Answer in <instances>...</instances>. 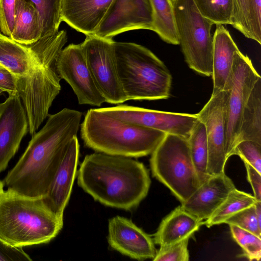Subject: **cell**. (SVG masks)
Listing matches in <instances>:
<instances>
[{"mask_svg":"<svg viewBox=\"0 0 261 261\" xmlns=\"http://www.w3.org/2000/svg\"><path fill=\"white\" fill-rule=\"evenodd\" d=\"M67 39L66 32L59 30L26 45L0 32V65L15 79L31 136L48 117L61 91L56 62Z\"/></svg>","mask_w":261,"mask_h":261,"instance_id":"cell-1","label":"cell"},{"mask_svg":"<svg viewBox=\"0 0 261 261\" xmlns=\"http://www.w3.org/2000/svg\"><path fill=\"white\" fill-rule=\"evenodd\" d=\"M82 113L64 108L48 116L44 125L32 136L28 145L4 178L8 189L30 197L47 193L64 151L77 136Z\"/></svg>","mask_w":261,"mask_h":261,"instance_id":"cell-2","label":"cell"},{"mask_svg":"<svg viewBox=\"0 0 261 261\" xmlns=\"http://www.w3.org/2000/svg\"><path fill=\"white\" fill-rule=\"evenodd\" d=\"M150 183L143 163L102 152L86 155L77 172L78 185L95 200L127 211L136 207L146 197Z\"/></svg>","mask_w":261,"mask_h":261,"instance_id":"cell-3","label":"cell"},{"mask_svg":"<svg viewBox=\"0 0 261 261\" xmlns=\"http://www.w3.org/2000/svg\"><path fill=\"white\" fill-rule=\"evenodd\" d=\"M63 226L43 196L30 197L8 189L0 199V239L14 247L45 244Z\"/></svg>","mask_w":261,"mask_h":261,"instance_id":"cell-4","label":"cell"},{"mask_svg":"<svg viewBox=\"0 0 261 261\" xmlns=\"http://www.w3.org/2000/svg\"><path fill=\"white\" fill-rule=\"evenodd\" d=\"M80 127L87 147L96 152L129 158L151 154L166 134L122 121L99 108L89 110Z\"/></svg>","mask_w":261,"mask_h":261,"instance_id":"cell-5","label":"cell"},{"mask_svg":"<svg viewBox=\"0 0 261 261\" xmlns=\"http://www.w3.org/2000/svg\"><path fill=\"white\" fill-rule=\"evenodd\" d=\"M117 70L127 100H154L170 96L172 75L147 48L133 42L114 41Z\"/></svg>","mask_w":261,"mask_h":261,"instance_id":"cell-6","label":"cell"},{"mask_svg":"<svg viewBox=\"0 0 261 261\" xmlns=\"http://www.w3.org/2000/svg\"><path fill=\"white\" fill-rule=\"evenodd\" d=\"M152 174L180 201H186L201 184L188 139L166 134L151 153Z\"/></svg>","mask_w":261,"mask_h":261,"instance_id":"cell-7","label":"cell"},{"mask_svg":"<svg viewBox=\"0 0 261 261\" xmlns=\"http://www.w3.org/2000/svg\"><path fill=\"white\" fill-rule=\"evenodd\" d=\"M178 45L189 67L204 76L213 73L214 24L204 17L194 0H173Z\"/></svg>","mask_w":261,"mask_h":261,"instance_id":"cell-8","label":"cell"},{"mask_svg":"<svg viewBox=\"0 0 261 261\" xmlns=\"http://www.w3.org/2000/svg\"><path fill=\"white\" fill-rule=\"evenodd\" d=\"M260 77L250 59L236 51L231 73L223 90H230L226 114L225 150L227 158L236 144L242 114L251 92Z\"/></svg>","mask_w":261,"mask_h":261,"instance_id":"cell-9","label":"cell"},{"mask_svg":"<svg viewBox=\"0 0 261 261\" xmlns=\"http://www.w3.org/2000/svg\"><path fill=\"white\" fill-rule=\"evenodd\" d=\"M81 45L95 85L106 102L120 105L127 101L118 75L113 39L87 36Z\"/></svg>","mask_w":261,"mask_h":261,"instance_id":"cell-10","label":"cell"},{"mask_svg":"<svg viewBox=\"0 0 261 261\" xmlns=\"http://www.w3.org/2000/svg\"><path fill=\"white\" fill-rule=\"evenodd\" d=\"M230 90H223L211 96L196 114L206 129L208 149L207 174L209 176L224 172L227 160L225 150L226 114Z\"/></svg>","mask_w":261,"mask_h":261,"instance_id":"cell-11","label":"cell"},{"mask_svg":"<svg viewBox=\"0 0 261 261\" xmlns=\"http://www.w3.org/2000/svg\"><path fill=\"white\" fill-rule=\"evenodd\" d=\"M57 73L72 89L80 105L100 107L106 102L94 81L81 44H70L59 53Z\"/></svg>","mask_w":261,"mask_h":261,"instance_id":"cell-12","label":"cell"},{"mask_svg":"<svg viewBox=\"0 0 261 261\" xmlns=\"http://www.w3.org/2000/svg\"><path fill=\"white\" fill-rule=\"evenodd\" d=\"M99 109L122 121L187 139L198 120L196 114L159 111L125 105Z\"/></svg>","mask_w":261,"mask_h":261,"instance_id":"cell-13","label":"cell"},{"mask_svg":"<svg viewBox=\"0 0 261 261\" xmlns=\"http://www.w3.org/2000/svg\"><path fill=\"white\" fill-rule=\"evenodd\" d=\"M153 31L150 0H113L94 35L112 39L131 30Z\"/></svg>","mask_w":261,"mask_h":261,"instance_id":"cell-14","label":"cell"},{"mask_svg":"<svg viewBox=\"0 0 261 261\" xmlns=\"http://www.w3.org/2000/svg\"><path fill=\"white\" fill-rule=\"evenodd\" d=\"M29 132L27 115L18 93L0 103V173L15 155Z\"/></svg>","mask_w":261,"mask_h":261,"instance_id":"cell-15","label":"cell"},{"mask_svg":"<svg viewBox=\"0 0 261 261\" xmlns=\"http://www.w3.org/2000/svg\"><path fill=\"white\" fill-rule=\"evenodd\" d=\"M107 239L113 249L132 258L142 260L155 256L153 239L127 218L117 216L110 219Z\"/></svg>","mask_w":261,"mask_h":261,"instance_id":"cell-16","label":"cell"},{"mask_svg":"<svg viewBox=\"0 0 261 261\" xmlns=\"http://www.w3.org/2000/svg\"><path fill=\"white\" fill-rule=\"evenodd\" d=\"M79 153L80 144L76 136L67 145L49 190L43 196L47 206L59 217L63 218L71 195Z\"/></svg>","mask_w":261,"mask_h":261,"instance_id":"cell-17","label":"cell"},{"mask_svg":"<svg viewBox=\"0 0 261 261\" xmlns=\"http://www.w3.org/2000/svg\"><path fill=\"white\" fill-rule=\"evenodd\" d=\"M235 188L233 181L225 172L210 176L180 205L203 221L213 214Z\"/></svg>","mask_w":261,"mask_h":261,"instance_id":"cell-18","label":"cell"},{"mask_svg":"<svg viewBox=\"0 0 261 261\" xmlns=\"http://www.w3.org/2000/svg\"><path fill=\"white\" fill-rule=\"evenodd\" d=\"M113 0H62V20L87 36L94 35Z\"/></svg>","mask_w":261,"mask_h":261,"instance_id":"cell-19","label":"cell"},{"mask_svg":"<svg viewBox=\"0 0 261 261\" xmlns=\"http://www.w3.org/2000/svg\"><path fill=\"white\" fill-rule=\"evenodd\" d=\"M239 50L229 31L223 25H216L213 35L212 96L223 90L231 73L234 54Z\"/></svg>","mask_w":261,"mask_h":261,"instance_id":"cell-20","label":"cell"},{"mask_svg":"<svg viewBox=\"0 0 261 261\" xmlns=\"http://www.w3.org/2000/svg\"><path fill=\"white\" fill-rule=\"evenodd\" d=\"M202 222L179 205L162 220L153 234V242L164 248L190 238Z\"/></svg>","mask_w":261,"mask_h":261,"instance_id":"cell-21","label":"cell"},{"mask_svg":"<svg viewBox=\"0 0 261 261\" xmlns=\"http://www.w3.org/2000/svg\"><path fill=\"white\" fill-rule=\"evenodd\" d=\"M42 23L37 10L25 0H16L14 25L10 37L23 44L30 45L41 37Z\"/></svg>","mask_w":261,"mask_h":261,"instance_id":"cell-22","label":"cell"},{"mask_svg":"<svg viewBox=\"0 0 261 261\" xmlns=\"http://www.w3.org/2000/svg\"><path fill=\"white\" fill-rule=\"evenodd\" d=\"M243 140L261 144V77L255 83L242 114L236 144Z\"/></svg>","mask_w":261,"mask_h":261,"instance_id":"cell-23","label":"cell"},{"mask_svg":"<svg viewBox=\"0 0 261 261\" xmlns=\"http://www.w3.org/2000/svg\"><path fill=\"white\" fill-rule=\"evenodd\" d=\"M153 31L165 42L178 45L173 0H150Z\"/></svg>","mask_w":261,"mask_h":261,"instance_id":"cell-24","label":"cell"},{"mask_svg":"<svg viewBox=\"0 0 261 261\" xmlns=\"http://www.w3.org/2000/svg\"><path fill=\"white\" fill-rule=\"evenodd\" d=\"M256 201L253 195L235 188L229 193L226 199L213 214L202 222V224L210 227L224 223L231 216L254 204Z\"/></svg>","mask_w":261,"mask_h":261,"instance_id":"cell-25","label":"cell"},{"mask_svg":"<svg viewBox=\"0 0 261 261\" xmlns=\"http://www.w3.org/2000/svg\"><path fill=\"white\" fill-rule=\"evenodd\" d=\"M191 158L201 184L210 176L207 172L208 149L204 124L198 119L188 138Z\"/></svg>","mask_w":261,"mask_h":261,"instance_id":"cell-26","label":"cell"},{"mask_svg":"<svg viewBox=\"0 0 261 261\" xmlns=\"http://www.w3.org/2000/svg\"><path fill=\"white\" fill-rule=\"evenodd\" d=\"M38 11L42 23L41 37L51 35L59 31L61 17L62 0H25Z\"/></svg>","mask_w":261,"mask_h":261,"instance_id":"cell-27","label":"cell"},{"mask_svg":"<svg viewBox=\"0 0 261 261\" xmlns=\"http://www.w3.org/2000/svg\"><path fill=\"white\" fill-rule=\"evenodd\" d=\"M200 13L216 25L231 24L233 0H194Z\"/></svg>","mask_w":261,"mask_h":261,"instance_id":"cell-28","label":"cell"},{"mask_svg":"<svg viewBox=\"0 0 261 261\" xmlns=\"http://www.w3.org/2000/svg\"><path fill=\"white\" fill-rule=\"evenodd\" d=\"M233 239L242 248L243 255L250 260L261 257V238L234 225H229Z\"/></svg>","mask_w":261,"mask_h":261,"instance_id":"cell-29","label":"cell"},{"mask_svg":"<svg viewBox=\"0 0 261 261\" xmlns=\"http://www.w3.org/2000/svg\"><path fill=\"white\" fill-rule=\"evenodd\" d=\"M232 155L239 156L261 173V144L251 140L241 141L234 147L230 156Z\"/></svg>","mask_w":261,"mask_h":261,"instance_id":"cell-30","label":"cell"},{"mask_svg":"<svg viewBox=\"0 0 261 261\" xmlns=\"http://www.w3.org/2000/svg\"><path fill=\"white\" fill-rule=\"evenodd\" d=\"M224 223L234 225L261 237V226L256 217L254 204L245 208L228 218Z\"/></svg>","mask_w":261,"mask_h":261,"instance_id":"cell-31","label":"cell"},{"mask_svg":"<svg viewBox=\"0 0 261 261\" xmlns=\"http://www.w3.org/2000/svg\"><path fill=\"white\" fill-rule=\"evenodd\" d=\"M190 238H186L173 245L160 248L156 252L153 261H188V249Z\"/></svg>","mask_w":261,"mask_h":261,"instance_id":"cell-32","label":"cell"},{"mask_svg":"<svg viewBox=\"0 0 261 261\" xmlns=\"http://www.w3.org/2000/svg\"><path fill=\"white\" fill-rule=\"evenodd\" d=\"M233 10L231 25L245 37L251 39L248 24V0H233Z\"/></svg>","mask_w":261,"mask_h":261,"instance_id":"cell-33","label":"cell"},{"mask_svg":"<svg viewBox=\"0 0 261 261\" xmlns=\"http://www.w3.org/2000/svg\"><path fill=\"white\" fill-rule=\"evenodd\" d=\"M248 24L251 39L261 43V0H248Z\"/></svg>","mask_w":261,"mask_h":261,"instance_id":"cell-34","label":"cell"},{"mask_svg":"<svg viewBox=\"0 0 261 261\" xmlns=\"http://www.w3.org/2000/svg\"><path fill=\"white\" fill-rule=\"evenodd\" d=\"M16 0H0V30L10 37L14 25Z\"/></svg>","mask_w":261,"mask_h":261,"instance_id":"cell-35","label":"cell"},{"mask_svg":"<svg viewBox=\"0 0 261 261\" xmlns=\"http://www.w3.org/2000/svg\"><path fill=\"white\" fill-rule=\"evenodd\" d=\"M22 247L11 246L0 239V261H31Z\"/></svg>","mask_w":261,"mask_h":261,"instance_id":"cell-36","label":"cell"},{"mask_svg":"<svg viewBox=\"0 0 261 261\" xmlns=\"http://www.w3.org/2000/svg\"><path fill=\"white\" fill-rule=\"evenodd\" d=\"M243 161L246 169L248 180L253 192V196L257 201H261V173L248 163Z\"/></svg>","mask_w":261,"mask_h":261,"instance_id":"cell-37","label":"cell"},{"mask_svg":"<svg viewBox=\"0 0 261 261\" xmlns=\"http://www.w3.org/2000/svg\"><path fill=\"white\" fill-rule=\"evenodd\" d=\"M0 89L7 92L9 95L18 93L14 76L3 66L0 67Z\"/></svg>","mask_w":261,"mask_h":261,"instance_id":"cell-38","label":"cell"},{"mask_svg":"<svg viewBox=\"0 0 261 261\" xmlns=\"http://www.w3.org/2000/svg\"><path fill=\"white\" fill-rule=\"evenodd\" d=\"M4 186L5 185L3 181L0 180V199L2 197L5 193V191L4 190Z\"/></svg>","mask_w":261,"mask_h":261,"instance_id":"cell-39","label":"cell"},{"mask_svg":"<svg viewBox=\"0 0 261 261\" xmlns=\"http://www.w3.org/2000/svg\"><path fill=\"white\" fill-rule=\"evenodd\" d=\"M4 91L3 90H2L1 89H0V96L2 95V94L3 93Z\"/></svg>","mask_w":261,"mask_h":261,"instance_id":"cell-40","label":"cell"},{"mask_svg":"<svg viewBox=\"0 0 261 261\" xmlns=\"http://www.w3.org/2000/svg\"><path fill=\"white\" fill-rule=\"evenodd\" d=\"M2 66H1V65H0V67H2Z\"/></svg>","mask_w":261,"mask_h":261,"instance_id":"cell-41","label":"cell"}]
</instances>
